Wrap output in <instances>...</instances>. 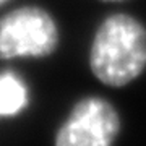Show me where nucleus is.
<instances>
[{"mask_svg": "<svg viewBox=\"0 0 146 146\" xmlns=\"http://www.w3.org/2000/svg\"><path fill=\"white\" fill-rule=\"evenodd\" d=\"M104 2H122V0H104Z\"/></svg>", "mask_w": 146, "mask_h": 146, "instance_id": "nucleus-6", "label": "nucleus"}, {"mask_svg": "<svg viewBox=\"0 0 146 146\" xmlns=\"http://www.w3.org/2000/svg\"><path fill=\"white\" fill-rule=\"evenodd\" d=\"M29 106V88L25 78L13 70L0 72V119L25 112Z\"/></svg>", "mask_w": 146, "mask_h": 146, "instance_id": "nucleus-4", "label": "nucleus"}, {"mask_svg": "<svg viewBox=\"0 0 146 146\" xmlns=\"http://www.w3.org/2000/svg\"><path fill=\"white\" fill-rule=\"evenodd\" d=\"M58 44L57 21L42 7H18L0 16V60L46 58Z\"/></svg>", "mask_w": 146, "mask_h": 146, "instance_id": "nucleus-2", "label": "nucleus"}, {"mask_svg": "<svg viewBox=\"0 0 146 146\" xmlns=\"http://www.w3.org/2000/svg\"><path fill=\"white\" fill-rule=\"evenodd\" d=\"M7 2H8V0H0V7H2V5H5Z\"/></svg>", "mask_w": 146, "mask_h": 146, "instance_id": "nucleus-5", "label": "nucleus"}, {"mask_svg": "<svg viewBox=\"0 0 146 146\" xmlns=\"http://www.w3.org/2000/svg\"><path fill=\"white\" fill-rule=\"evenodd\" d=\"M88 62L106 86L130 84L146 70V26L130 13L106 16L93 36Z\"/></svg>", "mask_w": 146, "mask_h": 146, "instance_id": "nucleus-1", "label": "nucleus"}, {"mask_svg": "<svg viewBox=\"0 0 146 146\" xmlns=\"http://www.w3.org/2000/svg\"><path fill=\"white\" fill-rule=\"evenodd\" d=\"M120 130V114L109 99L84 96L57 128L54 146H114Z\"/></svg>", "mask_w": 146, "mask_h": 146, "instance_id": "nucleus-3", "label": "nucleus"}]
</instances>
